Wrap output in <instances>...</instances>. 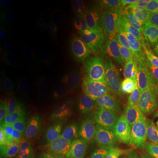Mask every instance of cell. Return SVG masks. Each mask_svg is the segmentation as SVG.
I'll list each match as a JSON object with an SVG mask.
<instances>
[{
	"instance_id": "cell-8",
	"label": "cell",
	"mask_w": 158,
	"mask_h": 158,
	"mask_svg": "<svg viewBox=\"0 0 158 158\" xmlns=\"http://www.w3.org/2000/svg\"><path fill=\"white\" fill-rule=\"evenodd\" d=\"M93 49L85 34H78L74 39L71 52L75 60L80 64H87L93 59Z\"/></svg>"
},
{
	"instance_id": "cell-5",
	"label": "cell",
	"mask_w": 158,
	"mask_h": 158,
	"mask_svg": "<svg viewBox=\"0 0 158 158\" xmlns=\"http://www.w3.org/2000/svg\"><path fill=\"white\" fill-rule=\"evenodd\" d=\"M128 36L129 31L127 24L120 19H113L104 27L101 40L116 51L127 44Z\"/></svg>"
},
{
	"instance_id": "cell-15",
	"label": "cell",
	"mask_w": 158,
	"mask_h": 158,
	"mask_svg": "<svg viewBox=\"0 0 158 158\" xmlns=\"http://www.w3.org/2000/svg\"><path fill=\"white\" fill-rule=\"evenodd\" d=\"M7 158H19V157H16V156H9Z\"/></svg>"
},
{
	"instance_id": "cell-9",
	"label": "cell",
	"mask_w": 158,
	"mask_h": 158,
	"mask_svg": "<svg viewBox=\"0 0 158 158\" xmlns=\"http://www.w3.org/2000/svg\"><path fill=\"white\" fill-rule=\"evenodd\" d=\"M8 97L10 104L14 107H24L28 103L30 94L26 84L21 79L11 80L8 88Z\"/></svg>"
},
{
	"instance_id": "cell-1",
	"label": "cell",
	"mask_w": 158,
	"mask_h": 158,
	"mask_svg": "<svg viewBox=\"0 0 158 158\" xmlns=\"http://www.w3.org/2000/svg\"><path fill=\"white\" fill-rule=\"evenodd\" d=\"M5 124L11 129L28 135H37L41 130L39 119L34 113L24 107L10 109L5 117Z\"/></svg>"
},
{
	"instance_id": "cell-10",
	"label": "cell",
	"mask_w": 158,
	"mask_h": 158,
	"mask_svg": "<svg viewBox=\"0 0 158 158\" xmlns=\"http://www.w3.org/2000/svg\"><path fill=\"white\" fill-rule=\"evenodd\" d=\"M122 158H158V144L143 142L130 148Z\"/></svg>"
},
{
	"instance_id": "cell-2",
	"label": "cell",
	"mask_w": 158,
	"mask_h": 158,
	"mask_svg": "<svg viewBox=\"0 0 158 158\" xmlns=\"http://www.w3.org/2000/svg\"><path fill=\"white\" fill-rule=\"evenodd\" d=\"M141 98L148 118L158 124V75L148 73L141 84Z\"/></svg>"
},
{
	"instance_id": "cell-13",
	"label": "cell",
	"mask_w": 158,
	"mask_h": 158,
	"mask_svg": "<svg viewBox=\"0 0 158 158\" xmlns=\"http://www.w3.org/2000/svg\"><path fill=\"white\" fill-rule=\"evenodd\" d=\"M146 49L149 57L158 63V30H149L146 39Z\"/></svg>"
},
{
	"instance_id": "cell-12",
	"label": "cell",
	"mask_w": 158,
	"mask_h": 158,
	"mask_svg": "<svg viewBox=\"0 0 158 158\" xmlns=\"http://www.w3.org/2000/svg\"><path fill=\"white\" fill-rule=\"evenodd\" d=\"M25 1L19 0H2L0 2V11L4 15H16L23 11L26 7Z\"/></svg>"
},
{
	"instance_id": "cell-6",
	"label": "cell",
	"mask_w": 158,
	"mask_h": 158,
	"mask_svg": "<svg viewBox=\"0 0 158 158\" xmlns=\"http://www.w3.org/2000/svg\"><path fill=\"white\" fill-rule=\"evenodd\" d=\"M93 60L102 73L111 75L116 63V51L100 40L93 51Z\"/></svg>"
},
{
	"instance_id": "cell-3",
	"label": "cell",
	"mask_w": 158,
	"mask_h": 158,
	"mask_svg": "<svg viewBox=\"0 0 158 158\" xmlns=\"http://www.w3.org/2000/svg\"><path fill=\"white\" fill-rule=\"evenodd\" d=\"M2 40L16 48H26L34 43L35 36L32 28L24 23H8L2 29Z\"/></svg>"
},
{
	"instance_id": "cell-14",
	"label": "cell",
	"mask_w": 158,
	"mask_h": 158,
	"mask_svg": "<svg viewBox=\"0 0 158 158\" xmlns=\"http://www.w3.org/2000/svg\"><path fill=\"white\" fill-rule=\"evenodd\" d=\"M13 67L11 62V56L6 54V52L1 53L0 58V79L6 80L12 73Z\"/></svg>"
},
{
	"instance_id": "cell-11",
	"label": "cell",
	"mask_w": 158,
	"mask_h": 158,
	"mask_svg": "<svg viewBox=\"0 0 158 158\" xmlns=\"http://www.w3.org/2000/svg\"><path fill=\"white\" fill-rule=\"evenodd\" d=\"M141 6L148 24L151 29L158 30V0H144Z\"/></svg>"
},
{
	"instance_id": "cell-7",
	"label": "cell",
	"mask_w": 158,
	"mask_h": 158,
	"mask_svg": "<svg viewBox=\"0 0 158 158\" xmlns=\"http://www.w3.org/2000/svg\"><path fill=\"white\" fill-rule=\"evenodd\" d=\"M79 117L91 128L100 127L107 118V113L104 108L92 102H85L78 107Z\"/></svg>"
},
{
	"instance_id": "cell-4",
	"label": "cell",
	"mask_w": 158,
	"mask_h": 158,
	"mask_svg": "<svg viewBox=\"0 0 158 158\" xmlns=\"http://www.w3.org/2000/svg\"><path fill=\"white\" fill-rule=\"evenodd\" d=\"M42 107L46 116L56 125L65 124L68 120L67 104L60 95L55 92H47L42 98Z\"/></svg>"
}]
</instances>
